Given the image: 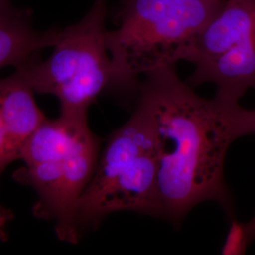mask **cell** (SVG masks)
Masks as SVG:
<instances>
[{
  "instance_id": "6da1fadb",
  "label": "cell",
  "mask_w": 255,
  "mask_h": 255,
  "mask_svg": "<svg viewBox=\"0 0 255 255\" xmlns=\"http://www.w3.org/2000/svg\"><path fill=\"white\" fill-rule=\"evenodd\" d=\"M144 77L136 105L146 112L157 139L161 218L179 225L205 201L217 202L233 218L225 159L236 140L254 133L255 111L217 96L202 98L182 82L175 66Z\"/></svg>"
},
{
  "instance_id": "7a4b0ae2",
  "label": "cell",
  "mask_w": 255,
  "mask_h": 255,
  "mask_svg": "<svg viewBox=\"0 0 255 255\" xmlns=\"http://www.w3.org/2000/svg\"><path fill=\"white\" fill-rule=\"evenodd\" d=\"M224 0H121L106 30L115 93L135 97L139 77L187 61Z\"/></svg>"
},
{
  "instance_id": "3957f363",
  "label": "cell",
  "mask_w": 255,
  "mask_h": 255,
  "mask_svg": "<svg viewBox=\"0 0 255 255\" xmlns=\"http://www.w3.org/2000/svg\"><path fill=\"white\" fill-rule=\"evenodd\" d=\"M100 153L101 141L92 132L87 116L46 119L22 148L19 160L25 166L13 177L35 190L34 215L54 221L62 241L77 244L82 237L76 223L77 205Z\"/></svg>"
},
{
  "instance_id": "277c9868",
  "label": "cell",
  "mask_w": 255,
  "mask_h": 255,
  "mask_svg": "<svg viewBox=\"0 0 255 255\" xmlns=\"http://www.w3.org/2000/svg\"><path fill=\"white\" fill-rule=\"evenodd\" d=\"M118 212L161 218L158 194V146L146 112L135 105L127 121L113 131L95 173L80 198L76 223L82 236Z\"/></svg>"
},
{
  "instance_id": "5b68a950",
  "label": "cell",
  "mask_w": 255,
  "mask_h": 255,
  "mask_svg": "<svg viewBox=\"0 0 255 255\" xmlns=\"http://www.w3.org/2000/svg\"><path fill=\"white\" fill-rule=\"evenodd\" d=\"M107 0H95L78 23L61 29L46 61L20 66L34 93L53 95L60 115L83 117L104 93H115L113 63L106 46Z\"/></svg>"
},
{
  "instance_id": "8992f818",
  "label": "cell",
  "mask_w": 255,
  "mask_h": 255,
  "mask_svg": "<svg viewBox=\"0 0 255 255\" xmlns=\"http://www.w3.org/2000/svg\"><path fill=\"white\" fill-rule=\"evenodd\" d=\"M194 71L185 82L217 87V97L238 101L255 88V0H224L201 30L187 61Z\"/></svg>"
},
{
  "instance_id": "52a82bcc",
  "label": "cell",
  "mask_w": 255,
  "mask_h": 255,
  "mask_svg": "<svg viewBox=\"0 0 255 255\" xmlns=\"http://www.w3.org/2000/svg\"><path fill=\"white\" fill-rule=\"evenodd\" d=\"M60 33L57 27L37 30L30 9L16 7L11 0H0V70L40 60L42 50L53 47Z\"/></svg>"
},
{
  "instance_id": "ba28073f",
  "label": "cell",
  "mask_w": 255,
  "mask_h": 255,
  "mask_svg": "<svg viewBox=\"0 0 255 255\" xmlns=\"http://www.w3.org/2000/svg\"><path fill=\"white\" fill-rule=\"evenodd\" d=\"M33 93L18 69L9 77L0 79V111L10 163L20 159L23 146L47 119L37 106Z\"/></svg>"
},
{
  "instance_id": "9c48e42d",
  "label": "cell",
  "mask_w": 255,
  "mask_h": 255,
  "mask_svg": "<svg viewBox=\"0 0 255 255\" xmlns=\"http://www.w3.org/2000/svg\"><path fill=\"white\" fill-rule=\"evenodd\" d=\"M251 242L252 239L248 232L247 223L241 222L233 217V220L229 227L228 234L220 251L221 255H244Z\"/></svg>"
},
{
  "instance_id": "30bf717a",
  "label": "cell",
  "mask_w": 255,
  "mask_h": 255,
  "mask_svg": "<svg viewBox=\"0 0 255 255\" xmlns=\"http://www.w3.org/2000/svg\"><path fill=\"white\" fill-rule=\"evenodd\" d=\"M9 164H10V161L8 154L7 134H6L4 121L2 119V115L0 111V174Z\"/></svg>"
},
{
  "instance_id": "8fae6325",
  "label": "cell",
  "mask_w": 255,
  "mask_h": 255,
  "mask_svg": "<svg viewBox=\"0 0 255 255\" xmlns=\"http://www.w3.org/2000/svg\"><path fill=\"white\" fill-rule=\"evenodd\" d=\"M13 219V213L0 203V241L8 240V228L10 221Z\"/></svg>"
},
{
  "instance_id": "7c38bea8",
  "label": "cell",
  "mask_w": 255,
  "mask_h": 255,
  "mask_svg": "<svg viewBox=\"0 0 255 255\" xmlns=\"http://www.w3.org/2000/svg\"><path fill=\"white\" fill-rule=\"evenodd\" d=\"M246 223L250 237H251L252 241H254L255 239V215L253 219H251L250 221L246 222Z\"/></svg>"
},
{
  "instance_id": "4fadbf2b",
  "label": "cell",
  "mask_w": 255,
  "mask_h": 255,
  "mask_svg": "<svg viewBox=\"0 0 255 255\" xmlns=\"http://www.w3.org/2000/svg\"><path fill=\"white\" fill-rule=\"evenodd\" d=\"M254 133L255 134V119H254Z\"/></svg>"
}]
</instances>
